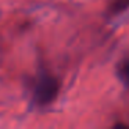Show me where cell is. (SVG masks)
<instances>
[{"instance_id":"cell-3","label":"cell","mask_w":129,"mask_h":129,"mask_svg":"<svg viewBox=\"0 0 129 129\" xmlns=\"http://www.w3.org/2000/svg\"><path fill=\"white\" fill-rule=\"evenodd\" d=\"M117 76L126 87H129V54L125 56L117 65Z\"/></svg>"},{"instance_id":"cell-2","label":"cell","mask_w":129,"mask_h":129,"mask_svg":"<svg viewBox=\"0 0 129 129\" xmlns=\"http://www.w3.org/2000/svg\"><path fill=\"white\" fill-rule=\"evenodd\" d=\"M126 11H129V0H110L106 14L108 18H115Z\"/></svg>"},{"instance_id":"cell-1","label":"cell","mask_w":129,"mask_h":129,"mask_svg":"<svg viewBox=\"0 0 129 129\" xmlns=\"http://www.w3.org/2000/svg\"><path fill=\"white\" fill-rule=\"evenodd\" d=\"M31 101L36 107H47L54 103L60 94V79L47 68H39L28 83Z\"/></svg>"}]
</instances>
